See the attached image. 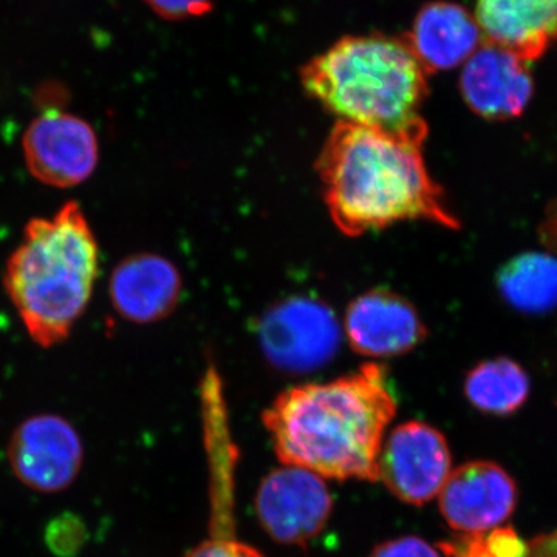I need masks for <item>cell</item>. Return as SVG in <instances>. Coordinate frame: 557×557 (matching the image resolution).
<instances>
[{"mask_svg": "<svg viewBox=\"0 0 557 557\" xmlns=\"http://www.w3.org/2000/svg\"><path fill=\"white\" fill-rule=\"evenodd\" d=\"M428 76L408 40L383 33L346 36L300 69L304 90L338 121L394 132L423 123Z\"/></svg>", "mask_w": 557, "mask_h": 557, "instance_id": "277c9868", "label": "cell"}, {"mask_svg": "<svg viewBox=\"0 0 557 557\" xmlns=\"http://www.w3.org/2000/svg\"><path fill=\"white\" fill-rule=\"evenodd\" d=\"M211 471V533L208 541L190 549L186 557H263L244 544L234 531V490H236L237 448L231 440H214L207 445Z\"/></svg>", "mask_w": 557, "mask_h": 557, "instance_id": "2e32d148", "label": "cell"}, {"mask_svg": "<svg viewBox=\"0 0 557 557\" xmlns=\"http://www.w3.org/2000/svg\"><path fill=\"white\" fill-rule=\"evenodd\" d=\"M164 21H188L205 16L214 9V0H145Z\"/></svg>", "mask_w": 557, "mask_h": 557, "instance_id": "ffe728a7", "label": "cell"}, {"mask_svg": "<svg viewBox=\"0 0 557 557\" xmlns=\"http://www.w3.org/2000/svg\"><path fill=\"white\" fill-rule=\"evenodd\" d=\"M465 395L475 409L490 416L508 417L525 405L530 379L512 359H490L468 373Z\"/></svg>", "mask_w": 557, "mask_h": 557, "instance_id": "ac0fdd59", "label": "cell"}, {"mask_svg": "<svg viewBox=\"0 0 557 557\" xmlns=\"http://www.w3.org/2000/svg\"><path fill=\"white\" fill-rule=\"evenodd\" d=\"M333 498L324 479L296 467L274 469L260 483L256 512L260 525L282 545L309 544L327 527Z\"/></svg>", "mask_w": 557, "mask_h": 557, "instance_id": "52a82bcc", "label": "cell"}, {"mask_svg": "<svg viewBox=\"0 0 557 557\" xmlns=\"http://www.w3.org/2000/svg\"><path fill=\"white\" fill-rule=\"evenodd\" d=\"M260 348L273 368L309 373L327 366L341 346V327L322 300L295 296L276 304L260 319Z\"/></svg>", "mask_w": 557, "mask_h": 557, "instance_id": "5b68a950", "label": "cell"}, {"mask_svg": "<svg viewBox=\"0 0 557 557\" xmlns=\"http://www.w3.org/2000/svg\"><path fill=\"white\" fill-rule=\"evenodd\" d=\"M450 472L448 440L423 421L399 424L381 446L379 480L405 504L426 505L442 493Z\"/></svg>", "mask_w": 557, "mask_h": 557, "instance_id": "8992f818", "label": "cell"}, {"mask_svg": "<svg viewBox=\"0 0 557 557\" xmlns=\"http://www.w3.org/2000/svg\"><path fill=\"white\" fill-rule=\"evenodd\" d=\"M438 497L440 511L454 531L482 536L511 518L518 486L500 465L469 461L450 472Z\"/></svg>", "mask_w": 557, "mask_h": 557, "instance_id": "30bf717a", "label": "cell"}, {"mask_svg": "<svg viewBox=\"0 0 557 557\" xmlns=\"http://www.w3.org/2000/svg\"><path fill=\"white\" fill-rule=\"evenodd\" d=\"M405 39L429 75L463 64L483 44L475 16L446 0L421 7Z\"/></svg>", "mask_w": 557, "mask_h": 557, "instance_id": "9a60e30c", "label": "cell"}, {"mask_svg": "<svg viewBox=\"0 0 557 557\" xmlns=\"http://www.w3.org/2000/svg\"><path fill=\"white\" fill-rule=\"evenodd\" d=\"M370 557H442L437 549L417 536H403L380 544Z\"/></svg>", "mask_w": 557, "mask_h": 557, "instance_id": "44dd1931", "label": "cell"}, {"mask_svg": "<svg viewBox=\"0 0 557 557\" xmlns=\"http://www.w3.org/2000/svg\"><path fill=\"white\" fill-rule=\"evenodd\" d=\"M486 548L494 557H525L527 547L512 528H496L483 536Z\"/></svg>", "mask_w": 557, "mask_h": 557, "instance_id": "7402d4cb", "label": "cell"}, {"mask_svg": "<svg viewBox=\"0 0 557 557\" xmlns=\"http://www.w3.org/2000/svg\"><path fill=\"white\" fill-rule=\"evenodd\" d=\"M497 288L511 309L544 314L557 309V259L544 252H525L505 263Z\"/></svg>", "mask_w": 557, "mask_h": 557, "instance_id": "e0dca14e", "label": "cell"}, {"mask_svg": "<svg viewBox=\"0 0 557 557\" xmlns=\"http://www.w3.org/2000/svg\"><path fill=\"white\" fill-rule=\"evenodd\" d=\"M182 287L174 263L143 252L124 259L113 270L109 292L120 317L135 324H152L174 311Z\"/></svg>", "mask_w": 557, "mask_h": 557, "instance_id": "4fadbf2b", "label": "cell"}, {"mask_svg": "<svg viewBox=\"0 0 557 557\" xmlns=\"http://www.w3.org/2000/svg\"><path fill=\"white\" fill-rule=\"evenodd\" d=\"M426 137V121L397 132L346 121L335 124L317 171L330 218L344 234L361 236L406 220L458 228L443 190L429 174Z\"/></svg>", "mask_w": 557, "mask_h": 557, "instance_id": "6da1fadb", "label": "cell"}, {"mask_svg": "<svg viewBox=\"0 0 557 557\" xmlns=\"http://www.w3.org/2000/svg\"><path fill=\"white\" fill-rule=\"evenodd\" d=\"M100 249L83 209L64 205L51 219H35L11 255L5 288L40 347L62 343L89 306Z\"/></svg>", "mask_w": 557, "mask_h": 557, "instance_id": "3957f363", "label": "cell"}, {"mask_svg": "<svg viewBox=\"0 0 557 557\" xmlns=\"http://www.w3.org/2000/svg\"><path fill=\"white\" fill-rule=\"evenodd\" d=\"M46 539L54 555L72 557L86 544L87 528L75 516L62 515L51 520L47 527Z\"/></svg>", "mask_w": 557, "mask_h": 557, "instance_id": "d6986e66", "label": "cell"}, {"mask_svg": "<svg viewBox=\"0 0 557 557\" xmlns=\"http://www.w3.org/2000/svg\"><path fill=\"white\" fill-rule=\"evenodd\" d=\"M9 460L14 475L39 493H60L83 467V442L70 421L40 413L22 421L11 435Z\"/></svg>", "mask_w": 557, "mask_h": 557, "instance_id": "9c48e42d", "label": "cell"}, {"mask_svg": "<svg viewBox=\"0 0 557 557\" xmlns=\"http://www.w3.org/2000/svg\"><path fill=\"white\" fill-rule=\"evenodd\" d=\"M397 401L383 366L287 388L262 413L274 453L319 478L379 482V457Z\"/></svg>", "mask_w": 557, "mask_h": 557, "instance_id": "7a4b0ae2", "label": "cell"}, {"mask_svg": "<svg viewBox=\"0 0 557 557\" xmlns=\"http://www.w3.org/2000/svg\"><path fill=\"white\" fill-rule=\"evenodd\" d=\"M460 91L472 112L486 120L519 116L533 98L534 83L525 62L483 44L461 70Z\"/></svg>", "mask_w": 557, "mask_h": 557, "instance_id": "7c38bea8", "label": "cell"}, {"mask_svg": "<svg viewBox=\"0 0 557 557\" xmlns=\"http://www.w3.org/2000/svg\"><path fill=\"white\" fill-rule=\"evenodd\" d=\"M348 344L369 358L408 354L426 338L416 307L388 289H372L348 306L344 322Z\"/></svg>", "mask_w": 557, "mask_h": 557, "instance_id": "8fae6325", "label": "cell"}, {"mask_svg": "<svg viewBox=\"0 0 557 557\" xmlns=\"http://www.w3.org/2000/svg\"><path fill=\"white\" fill-rule=\"evenodd\" d=\"M483 42L520 61L541 58L557 39V0H478Z\"/></svg>", "mask_w": 557, "mask_h": 557, "instance_id": "5bb4252c", "label": "cell"}, {"mask_svg": "<svg viewBox=\"0 0 557 557\" xmlns=\"http://www.w3.org/2000/svg\"><path fill=\"white\" fill-rule=\"evenodd\" d=\"M33 177L54 188H73L94 174L100 159L97 134L86 120L47 110L32 121L22 139Z\"/></svg>", "mask_w": 557, "mask_h": 557, "instance_id": "ba28073f", "label": "cell"}]
</instances>
